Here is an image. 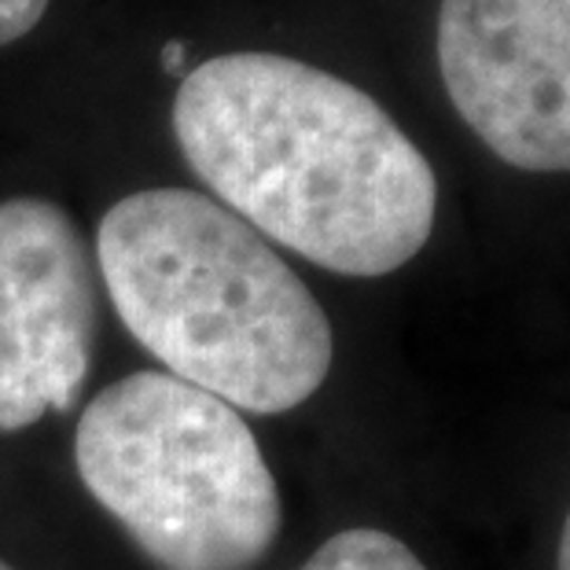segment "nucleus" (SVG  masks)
Segmentation results:
<instances>
[{
    "instance_id": "39448f33",
    "label": "nucleus",
    "mask_w": 570,
    "mask_h": 570,
    "mask_svg": "<svg viewBox=\"0 0 570 570\" xmlns=\"http://www.w3.org/2000/svg\"><path fill=\"white\" fill-rule=\"evenodd\" d=\"M96 324V265L70 214L33 196L0 203V434L78 405Z\"/></svg>"
},
{
    "instance_id": "9d476101",
    "label": "nucleus",
    "mask_w": 570,
    "mask_h": 570,
    "mask_svg": "<svg viewBox=\"0 0 570 570\" xmlns=\"http://www.w3.org/2000/svg\"><path fill=\"white\" fill-rule=\"evenodd\" d=\"M0 570H16V567H11L8 560H0Z\"/></svg>"
},
{
    "instance_id": "0eeeda50",
    "label": "nucleus",
    "mask_w": 570,
    "mask_h": 570,
    "mask_svg": "<svg viewBox=\"0 0 570 570\" xmlns=\"http://www.w3.org/2000/svg\"><path fill=\"white\" fill-rule=\"evenodd\" d=\"M52 0H0V45H11L38 27Z\"/></svg>"
},
{
    "instance_id": "1a4fd4ad",
    "label": "nucleus",
    "mask_w": 570,
    "mask_h": 570,
    "mask_svg": "<svg viewBox=\"0 0 570 570\" xmlns=\"http://www.w3.org/2000/svg\"><path fill=\"white\" fill-rule=\"evenodd\" d=\"M180 63H185V45H180V41L177 45H166L163 48V67L166 70H177Z\"/></svg>"
},
{
    "instance_id": "423d86ee",
    "label": "nucleus",
    "mask_w": 570,
    "mask_h": 570,
    "mask_svg": "<svg viewBox=\"0 0 570 570\" xmlns=\"http://www.w3.org/2000/svg\"><path fill=\"white\" fill-rule=\"evenodd\" d=\"M298 570H428V567L394 533L361 527L327 538Z\"/></svg>"
},
{
    "instance_id": "20e7f679",
    "label": "nucleus",
    "mask_w": 570,
    "mask_h": 570,
    "mask_svg": "<svg viewBox=\"0 0 570 570\" xmlns=\"http://www.w3.org/2000/svg\"><path fill=\"white\" fill-rule=\"evenodd\" d=\"M439 67L497 159L570 174V0H442Z\"/></svg>"
},
{
    "instance_id": "7ed1b4c3",
    "label": "nucleus",
    "mask_w": 570,
    "mask_h": 570,
    "mask_svg": "<svg viewBox=\"0 0 570 570\" xmlns=\"http://www.w3.org/2000/svg\"><path fill=\"white\" fill-rule=\"evenodd\" d=\"M85 490L159 570H254L284 504L250 423L169 372H132L85 405Z\"/></svg>"
},
{
    "instance_id": "6e6552de",
    "label": "nucleus",
    "mask_w": 570,
    "mask_h": 570,
    "mask_svg": "<svg viewBox=\"0 0 570 570\" xmlns=\"http://www.w3.org/2000/svg\"><path fill=\"white\" fill-rule=\"evenodd\" d=\"M556 570H570V512L560 530V552H556Z\"/></svg>"
},
{
    "instance_id": "f257e3e1",
    "label": "nucleus",
    "mask_w": 570,
    "mask_h": 570,
    "mask_svg": "<svg viewBox=\"0 0 570 570\" xmlns=\"http://www.w3.org/2000/svg\"><path fill=\"white\" fill-rule=\"evenodd\" d=\"M174 137L225 210L338 276H386L434 233L439 177L357 85L273 52L180 81Z\"/></svg>"
},
{
    "instance_id": "f03ea898",
    "label": "nucleus",
    "mask_w": 570,
    "mask_h": 570,
    "mask_svg": "<svg viewBox=\"0 0 570 570\" xmlns=\"http://www.w3.org/2000/svg\"><path fill=\"white\" fill-rule=\"evenodd\" d=\"M96 265L129 335L225 405L291 412L332 372V321L265 236L188 188L118 199Z\"/></svg>"
}]
</instances>
